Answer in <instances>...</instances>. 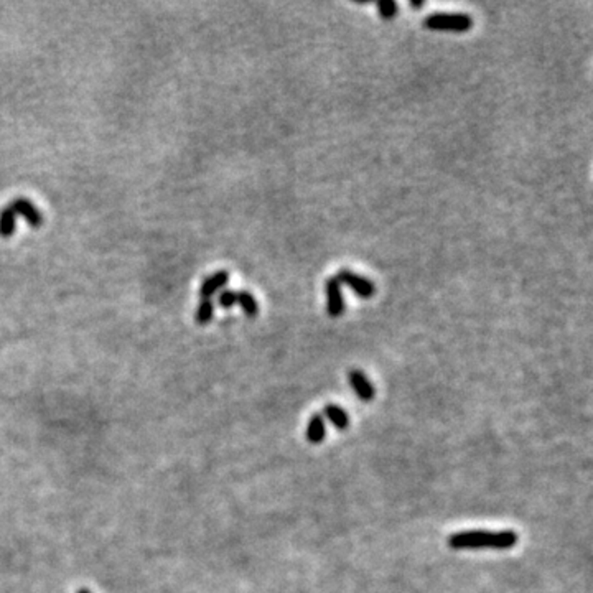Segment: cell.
<instances>
[{"label":"cell","mask_w":593,"mask_h":593,"mask_svg":"<svg viewBox=\"0 0 593 593\" xmlns=\"http://www.w3.org/2000/svg\"><path fill=\"white\" fill-rule=\"evenodd\" d=\"M519 536L514 531H463L452 534L446 539L450 549H496L508 551L518 544Z\"/></svg>","instance_id":"obj_1"},{"label":"cell","mask_w":593,"mask_h":593,"mask_svg":"<svg viewBox=\"0 0 593 593\" xmlns=\"http://www.w3.org/2000/svg\"><path fill=\"white\" fill-rule=\"evenodd\" d=\"M424 27L435 32H450V33H467L473 27V19L468 14H446V12H437L424 19Z\"/></svg>","instance_id":"obj_2"},{"label":"cell","mask_w":593,"mask_h":593,"mask_svg":"<svg viewBox=\"0 0 593 593\" xmlns=\"http://www.w3.org/2000/svg\"><path fill=\"white\" fill-rule=\"evenodd\" d=\"M335 277L338 279L341 285H346L348 289L353 292L356 296H359V299L369 300L376 295L375 282H373L371 279L359 276V274L353 272V270L339 269L338 274Z\"/></svg>","instance_id":"obj_3"},{"label":"cell","mask_w":593,"mask_h":593,"mask_svg":"<svg viewBox=\"0 0 593 593\" xmlns=\"http://www.w3.org/2000/svg\"><path fill=\"white\" fill-rule=\"evenodd\" d=\"M325 296H326V315L330 318L341 317L346 310L345 295H343V285L335 276L326 279Z\"/></svg>","instance_id":"obj_4"},{"label":"cell","mask_w":593,"mask_h":593,"mask_svg":"<svg viewBox=\"0 0 593 593\" xmlns=\"http://www.w3.org/2000/svg\"><path fill=\"white\" fill-rule=\"evenodd\" d=\"M348 381H350L351 389L355 390L356 395L364 402H371L376 395V389L373 386V382L368 379V376L364 375L359 369H351L348 373Z\"/></svg>","instance_id":"obj_5"},{"label":"cell","mask_w":593,"mask_h":593,"mask_svg":"<svg viewBox=\"0 0 593 593\" xmlns=\"http://www.w3.org/2000/svg\"><path fill=\"white\" fill-rule=\"evenodd\" d=\"M12 209H14L15 211V214L17 216H23L25 219H27V223L32 227H38V226H41V223H43V216H41V213L38 211V208L35 205L32 203V201L30 200H27V198H17L15 201H12L10 205Z\"/></svg>","instance_id":"obj_6"},{"label":"cell","mask_w":593,"mask_h":593,"mask_svg":"<svg viewBox=\"0 0 593 593\" xmlns=\"http://www.w3.org/2000/svg\"><path fill=\"white\" fill-rule=\"evenodd\" d=\"M227 282H229V272L227 270H218V272L206 277L203 283H201L200 296L201 299H211L218 290L227 285Z\"/></svg>","instance_id":"obj_7"},{"label":"cell","mask_w":593,"mask_h":593,"mask_svg":"<svg viewBox=\"0 0 593 593\" xmlns=\"http://www.w3.org/2000/svg\"><path fill=\"white\" fill-rule=\"evenodd\" d=\"M326 437V425H325V417L321 414L312 415L310 422L307 427V440L313 445L321 444Z\"/></svg>","instance_id":"obj_8"},{"label":"cell","mask_w":593,"mask_h":593,"mask_svg":"<svg viewBox=\"0 0 593 593\" xmlns=\"http://www.w3.org/2000/svg\"><path fill=\"white\" fill-rule=\"evenodd\" d=\"M323 414L325 419H328L338 431H346V429L350 427V417H348L345 409H341L338 404H326Z\"/></svg>","instance_id":"obj_9"},{"label":"cell","mask_w":593,"mask_h":593,"mask_svg":"<svg viewBox=\"0 0 593 593\" xmlns=\"http://www.w3.org/2000/svg\"><path fill=\"white\" fill-rule=\"evenodd\" d=\"M17 229V214L14 209L10 208V206H6V208L0 211V236L2 238H12Z\"/></svg>","instance_id":"obj_10"},{"label":"cell","mask_w":593,"mask_h":593,"mask_svg":"<svg viewBox=\"0 0 593 593\" xmlns=\"http://www.w3.org/2000/svg\"><path fill=\"white\" fill-rule=\"evenodd\" d=\"M241 308H243V312L246 313L249 318H254L257 317V313H259V303H257L256 296L251 294V292L247 290H241L238 292V302Z\"/></svg>","instance_id":"obj_11"},{"label":"cell","mask_w":593,"mask_h":593,"mask_svg":"<svg viewBox=\"0 0 593 593\" xmlns=\"http://www.w3.org/2000/svg\"><path fill=\"white\" fill-rule=\"evenodd\" d=\"M214 317V303L211 299H201L195 313V321L198 325H208Z\"/></svg>","instance_id":"obj_12"},{"label":"cell","mask_w":593,"mask_h":593,"mask_svg":"<svg viewBox=\"0 0 593 593\" xmlns=\"http://www.w3.org/2000/svg\"><path fill=\"white\" fill-rule=\"evenodd\" d=\"M376 7H377V14H379L382 20H393L399 12V6L395 2H393V0L377 2Z\"/></svg>","instance_id":"obj_13"},{"label":"cell","mask_w":593,"mask_h":593,"mask_svg":"<svg viewBox=\"0 0 593 593\" xmlns=\"http://www.w3.org/2000/svg\"><path fill=\"white\" fill-rule=\"evenodd\" d=\"M236 302H238V292L234 290H225L221 292L218 296V303L221 308H226V310H229V308H233Z\"/></svg>","instance_id":"obj_14"},{"label":"cell","mask_w":593,"mask_h":593,"mask_svg":"<svg viewBox=\"0 0 593 593\" xmlns=\"http://www.w3.org/2000/svg\"><path fill=\"white\" fill-rule=\"evenodd\" d=\"M424 6H425L424 0H412V2H411V7L412 8H422Z\"/></svg>","instance_id":"obj_15"},{"label":"cell","mask_w":593,"mask_h":593,"mask_svg":"<svg viewBox=\"0 0 593 593\" xmlns=\"http://www.w3.org/2000/svg\"><path fill=\"white\" fill-rule=\"evenodd\" d=\"M76 593H91V590H88V588H79Z\"/></svg>","instance_id":"obj_16"}]
</instances>
